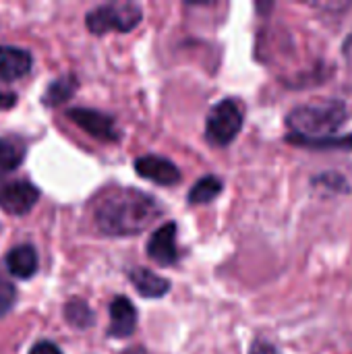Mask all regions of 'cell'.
<instances>
[{
	"label": "cell",
	"mask_w": 352,
	"mask_h": 354,
	"mask_svg": "<svg viewBox=\"0 0 352 354\" xmlns=\"http://www.w3.org/2000/svg\"><path fill=\"white\" fill-rule=\"evenodd\" d=\"M15 303H17L15 286L8 280L0 278V315H6L15 307Z\"/></svg>",
	"instance_id": "obj_19"
},
{
	"label": "cell",
	"mask_w": 352,
	"mask_h": 354,
	"mask_svg": "<svg viewBox=\"0 0 352 354\" xmlns=\"http://www.w3.org/2000/svg\"><path fill=\"white\" fill-rule=\"evenodd\" d=\"M135 170L141 178L154 180L160 187H174L180 183V170L174 166V162H170L168 158L162 156H141L135 160Z\"/></svg>",
	"instance_id": "obj_7"
},
{
	"label": "cell",
	"mask_w": 352,
	"mask_h": 354,
	"mask_svg": "<svg viewBox=\"0 0 352 354\" xmlns=\"http://www.w3.org/2000/svg\"><path fill=\"white\" fill-rule=\"evenodd\" d=\"M23 162V149L6 139H0V180L15 172Z\"/></svg>",
	"instance_id": "obj_16"
},
{
	"label": "cell",
	"mask_w": 352,
	"mask_h": 354,
	"mask_svg": "<svg viewBox=\"0 0 352 354\" xmlns=\"http://www.w3.org/2000/svg\"><path fill=\"white\" fill-rule=\"evenodd\" d=\"M222 191H224V183H222L218 176L207 174V176L199 178V180L191 187V191H189V203H191V205H205V203H212Z\"/></svg>",
	"instance_id": "obj_14"
},
{
	"label": "cell",
	"mask_w": 352,
	"mask_h": 354,
	"mask_svg": "<svg viewBox=\"0 0 352 354\" xmlns=\"http://www.w3.org/2000/svg\"><path fill=\"white\" fill-rule=\"evenodd\" d=\"M33 58L25 48L0 46V81H17L31 71Z\"/></svg>",
	"instance_id": "obj_10"
},
{
	"label": "cell",
	"mask_w": 352,
	"mask_h": 354,
	"mask_svg": "<svg viewBox=\"0 0 352 354\" xmlns=\"http://www.w3.org/2000/svg\"><path fill=\"white\" fill-rule=\"evenodd\" d=\"M147 255L160 266H174L178 261V245H176V224H162L151 239L147 241Z\"/></svg>",
	"instance_id": "obj_8"
},
{
	"label": "cell",
	"mask_w": 352,
	"mask_h": 354,
	"mask_svg": "<svg viewBox=\"0 0 352 354\" xmlns=\"http://www.w3.org/2000/svg\"><path fill=\"white\" fill-rule=\"evenodd\" d=\"M243 120L245 116L239 102L226 97L210 110L205 120V139L216 147H226L239 137L243 129Z\"/></svg>",
	"instance_id": "obj_4"
},
{
	"label": "cell",
	"mask_w": 352,
	"mask_h": 354,
	"mask_svg": "<svg viewBox=\"0 0 352 354\" xmlns=\"http://www.w3.org/2000/svg\"><path fill=\"white\" fill-rule=\"evenodd\" d=\"M303 147H311V149H349L352 151V133L346 137H326V139H317V141H309Z\"/></svg>",
	"instance_id": "obj_17"
},
{
	"label": "cell",
	"mask_w": 352,
	"mask_h": 354,
	"mask_svg": "<svg viewBox=\"0 0 352 354\" xmlns=\"http://www.w3.org/2000/svg\"><path fill=\"white\" fill-rule=\"evenodd\" d=\"M349 118L346 104L342 100H315L293 108L286 116L288 141L305 145L309 141L332 137Z\"/></svg>",
	"instance_id": "obj_2"
},
{
	"label": "cell",
	"mask_w": 352,
	"mask_h": 354,
	"mask_svg": "<svg viewBox=\"0 0 352 354\" xmlns=\"http://www.w3.org/2000/svg\"><path fill=\"white\" fill-rule=\"evenodd\" d=\"M137 328V309L127 297H116L110 303V338H129Z\"/></svg>",
	"instance_id": "obj_9"
},
{
	"label": "cell",
	"mask_w": 352,
	"mask_h": 354,
	"mask_svg": "<svg viewBox=\"0 0 352 354\" xmlns=\"http://www.w3.org/2000/svg\"><path fill=\"white\" fill-rule=\"evenodd\" d=\"M249 354H280L278 353V348L274 346V344H270L268 340H255L253 344H251V351Z\"/></svg>",
	"instance_id": "obj_21"
},
{
	"label": "cell",
	"mask_w": 352,
	"mask_h": 354,
	"mask_svg": "<svg viewBox=\"0 0 352 354\" xmlns=\"http://www.w3.org/2000/svg\"><path fill=\"white\" fill-rule=\"evenodd\" d=\"M39 199V191L27 180H0V207L10 216H25Z\"/></svg>",
	"instance_id": "obj_6"
},
{
	"label": "cell",
	"mask_w": 352,
	"mask_h": 354,
	"mask_svg": "<svg viewBox=\"0 0 352 354\" xmlns=\"http://www.w3.org/2000/svg\"><path fill=\"white\" fill-rule=\"evenodd\" d=\"M77 89H79L77 77L75 75H62L48 85L41 100L46 106H62L64 102H68L77 93Z\"/></svg>",
	"instance_id": "obj_13"
},
{
	"label": "cell",
	"mask_w": 352,
	"mask_h": 354,
	"mask_svg": "<svg viewBox=\"0 0 352 354\" xmlns=\"http://www.w3.org/2000/svg\"><path fill=\"white\" fill-rule=\"evenodd\" d=\"M29 354H62V351L54 342H50V340H39V342H35L31 346Z\"/></svg>",
	"instance_id": "obj_20"
},
{
	"label": "cell",
	"mask_w": 352,
	"mask_h": 354,
	"mask_svg": "<svg viewBox=\"0 0 352 354\" xmlns=\"http://www.w3.org/2000/svg\"><path fill=\"white\" fill-rule=\"evenodd\" d=\"M342 54H344L346 62L352 66V33L344 39V44H342Z\"/></svg>",
	"instance_id": "obj_23"
},
{
	"label": "cell",
	"mask_w": 352,
	"mask_h": 354,
	"mask_svg": "<svg viewBox=\"0 0 352 354\" xmlns=\"http://www.w3.org/2000/svg\"><path fill=\"white\" fill-rule=\"evenodd\" d=\"M17 104V95L10 91H0V110H10Z\"/></svg>",
	"instance_id": "obj_22"
},
{
	"label": "cell",
	"mask_w": 352,
	"mask_h": 354,
	"mask_svg": "<svg viewBox=\"0 0 352 354\" xmlns=\"http://www.w3.org/2000/svg\"><path fill=\"white\" fill-rule=\"evenodd\" d=\"M160 214L158 201L137 189H112L100 195L93 205V222L106 236L141 234Z\"/></svg>",
	"instance_id": "obj_1"
},
{
	"label": "cell",
	"mask_w": 352,
	"mask_h": 354,
	"mask_svg": "<svg viewBox=\"0 0 352 354\" xmlns=\"http://www.w3.org/2000/svg\"><path fill=\"white\" fill-rule=\"evenodd\" d=\"M141 6L135 2H110L100 4L85 15L87 29L93 35H106L108 31H133L141 23Z\"/></svg>",
	"instance_id": "obj_3"
},
{
	"label": "cell",
	"mask_w": 352,
	"mask_h": 354,
	"mask_svg": "<svg viewBox=\"0 0 352 354\" xmlns=\"http://www.w3.org/2000/svg\"><path fill=\"white\" fill-rule=\"evenodd\" d=\"M64 319L73 326V328H79V330H85V328H91L95 317H93V311L89 309V305L81 299H73L64 305Z\"/></svg>",
	"instance_id": "obj_15"
},
{
	"label": "cell",
	"mask_w": 352,
	"mask_h": 354,
	"mask_svg": "<svg viewBox=\"0 0 352 354\" xmlns=\"http://www.w3.org/2000/svg\"><path fill=\"white\" fill-rule=\"evenodd\" d=\"M129 278L133 282V286L137 288V292L145 299H160L170 290V282L158 274H154L151 270L145 268H135L129 272Z\"/></svg>",
	"instance_id": "obj_12"
},
{
	"label": "cell",
	"mask_w": 352,
	"mask_h": 354,
	"mask_svg": "<svg viewBox=\"0 0 352 354\" xmlns=\"http://www.w3.org/2000/svg\"><path fill=\"white\" fill-rule=\"evenodd\" d=\"M6 270L19 280H29L37 272V251L31 245H19L6 253Z\"/></svg>",
	"instance_id": "obj_11"
},
{
	"label": "cell",
	"mask_w": 352,
	"mask_h": 354,
	"mask_svg": "<svg viewBox=\"0 0 352 354\" xmlns=\"http://www.w3.org/2000/svg\"><path fill=\"white\" fill-rule=\"evenodd\" d=\"M313 183L317 187H326V189H334L336 193H342V191H351L349 185H346V178L336 174V172H324L319 174L317 178H313Z\"/></svg>",
	"instance_id": "obj_18"
},
{
	"label": "cell",
	"mask_w": 352,
	"mask_h": 354,
	"mask_svg": "<svg viewBox=\"0 0 352 354\" xmlns=\"http://www.w3.org/2000/svg\"><path fill=\"white\" fill-rule=\"evenodd\" d=\"M66 116L79 127L83 129L87 135H91L93 139L102 141V143H116L120 139V133L116 129V122L112 116L100 112V110H91V108H71L66 112Z\"/></svg>",
	"instance_id": "obj_5"
}]
</instances>
